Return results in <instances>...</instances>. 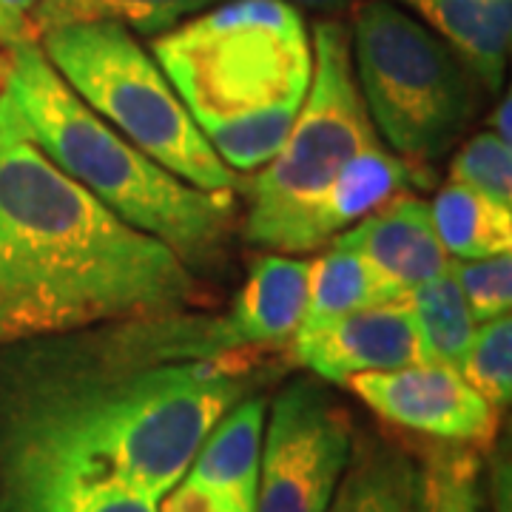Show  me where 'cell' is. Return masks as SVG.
<instances>
[{"label": "cell", "instance_id": "obj_19", "mask_svg": "<svg viewBox=\"0 0 512 512\" xmlns=\"http://www.w3.org/2000/svg\"><path fill=\"white\" fill-rule=\"evenodd\" d=\"M220 0H37L32 9L35 40L74 23H117L140 35H165L177 23Z\"/></svg>", "mask_w": 512, "mask_h": 512}, {"label": "cell", "instance_id": "obj_14", "mask_svg": "<svg viewBox=\"0 0 512 512\" xmlns=\"http://www.w3.org/2000/svg\"><path fill=\"white\" fill-rule=\"evenodd\" d=\"M453 49L481 86L498 92L512 40V0H402Z\"/></svg>", "mask_w": 512, "mask_h": 512}, {"label": "cell", "instance_id": "obj_12", "mask_svg": "<svg viewBox=\"0 0 512 512\" xmlns=\"http://www.w3.org/2000/svg\"><path fill=\"white\" fill-rule=\"evenodd\" d=\"M427 168L407 163L399 154L384 151L379 143L362 148L333 180L328 188L313 200V205L296 222V228L288 237L285 254L296 251H313L325 245L350 225L365 220L384 202L399 197V191H407L413 185H427Z\"/></svg>", "mask_w": 512, "mask_h": 512}, {"label": "cell", "instance_id": "obj_16", "mask_svg": "<svg viewBox=\"0 0 512 512\" xmlns=\"http://www.w3.org/2000/svg\"><path fill=\"white\" fill-rule=\"evenodd\" d=\"M328 512H416V464L379 439L353 441Z\"/></svg>", "mask_w": 512, "mask_h": 512}, {"label": "cell", "instance_id": "obj_17", "mask_svg": "<svg viewBox=\"0 0 512 512\" xmlns=\"http://www.w3.org/2000/svg\"><path fill=\"white\" fill-rule=\"evenodd\" d=\"M396 296L399 293L393 291L362 256L333 242L328 254L311 262L308 308L296 333H311L339 316H348L359 308L379 305Z\"/></svg>", "mask_w": 512, "mask_h": 512}, {"label": "cell", "instance_id": "obj_30", "mask_svg": "<svg viewBox=\"0 0 512 512\" xmlns=\"http://www.w3.org/2000/svg\"><path fill=\"white\" fill-rule=\"evenodd\" d=\"M3 63H6V49L0 52V66H3Z\"/></svg>", "mask_w": 512, "mask_h": 512}, {"label": "cell", "instance_id": "obj_2", "mask_svg": "<svg viewBox=\"0 0 512 512\" xmlns=\"http://www.w3.org/2000/svg\"><path fill=\"white\" fill-rule=\"evenodd\" d=\"M200 302V276L66 177L0 86V345Z\"/></svg>", "mask_w": 512, "mask_h": 512}, {"label": "cell", "instance_id": "obj_24", "mask_svg": "<svg viewBox=\"0 0 512 512\" xmlns=\"http://www.w3.org/2000/svg\"><path fill=\"white\" fill-rule=\"evenodd\" d=\"M464 302L476 325L507 316L512 305V256L498 254L487 259H458L450 265Z\"/></svg>", "mask_w": 512, "mask_h": 512}, {"label": "cell", "instance_id": "obj_28", "mask_svg": "<svg viewBox=\"0 0 512 512\" xmlns=\"http://www.w3.org/2000/svg\"><path fill=\"white\" fill-rule=\"evenodd\" d=\"M493 131L501 137V140H507L510 143V97H504L501 100V106L495 109L493 114Z\"/></svg>", "mask_w": 512, "mask_h": 512}, {"label": "cell", "instance_id": "obj_1", "mask_svg": "<svg viewBox=\"0 0 512 512\" xmlns=\"http://www.w3.org/2000/svg\"><path fill=\"white\" fill-rule=\"evenodd\" d=\"M228 313L0 345V512H157L214 424L271 382Z\"/></svg>", "mask_w": 512, "mask_h": 512}, {"label": "cell", "instance_id": "obj_10", "mask_svg": "<svg viewBox=\"0 0 512 512\" xmlns=\"http://www.w3.org/2000/svg\"><path fill=\"white\" fill-rule=\"evenodd\" d=\"M293 356L313 376L345 384L362 373H382L421 362L416 319L407 293L339 316L311 333H296Z\"/></svg>", "mask_w": 512, "mask_h": 512}, {"label": "cell", "instance_id": "obj_7", "mask_svg": "<svg viewBox=\"0 0 512 512\" xmlns=\"http://www.w3.org/2000/svg\"><path fill=\"white\" fill-rule=\"evenodd\" d=\"M313 72L302 109L282 148L251 183L242 237L251 245L285 251L288 237L313 200L362 148L379 143L359 94L350 29L339 20L313 26Z\"/></svg>", "mask_w": 512, "mask_h": 512}, {"label": "cell", "instance_id": "obj_18", "mask_svg": "<svg viewBox=\"0 0 512 512\" xmlns=\"http://www.w3.org/2000/svg\"><path fill=\"white\" fill-rule=\"evenodd\" d=\"M444 251L456 259L510 254L512 208H501L478 191L450 180L430 205Z\"/></svg>", "mask_w": 512, "mask_h": 512}, {"label": "cell", "instance_id": "obj_21", "mask_svg": "<svg viewBox=\"0 0 512 512\" xmlns=\"http://www.w3.org/2000/svg\"><path fill=\"white\" fill-rule=\"evenodd\" d=\"M416 512H493L476 447L439 441L416 467Z\"/></svg>", "mask_w": 512, "mask_h": 512}, {"label": "cell", "instance_id": "obj_11", "mask_svg": "<svg viewBox=\"0 0 512 512\" xmlns=\"http://www.w3.org/2000/svg\"><path fill=\"white\" fill-rule=\"evenodd\" d=\"M336 245L356 251L399 296L447 274L453 265L441 245L430 205L410 194L393 197L350 225L336 237Z\"/></svg>", "mask_w": 512, "mask_h": 512}, {"label": "cell", "instance_id": "obj_22", "mask_svg": "<svg viewBox=\"0 0 512 512\" xmlns=\"http://www.w3.org/2000/svg\"><path fill=\"white\" fill-rule=\"evenodd\" d=\"M461 376L470 387L493 404L495 410H504L512 396V322L510 313L490 322H481L470 350L464 356Z\"/></svg>", "mask_w": 512, "mask_h": 512}, {"label": "cell", "instance_id": "obj_29", "mask_svg": "<svg viewBox=\"0 0 512 512\" xmlns=\"http://www.w3.org/2000/svg\"><path fill=\"white\" fill-rule=\"evenodd\" d=\"M6 60H9V55H6ZM3 72H6V63L0 66V86H3Z\"/></svg>", "mask_w": 512, "mask_h": 512}, {"label": "cell", "instance_id": "obj_25", "mask_svg": "<svg viewBox=\"0 0 512 512\" xmlns=\"http://www.w3.org/2000/svg\"><path fill=\"white\" fill-rule=\"evenodd\" d=\"M157 512H248L231 498H225L211 487H202L191 478H180L168 493L160 498Z\"/></svg>", "mask_w": 512, "mask_h": 512}, {"label": "cell", "instance_id": "obj_23", "mask_svg": "<svg viewBox=\"0 0 512 512\" xmlns=\"http://www.w3.org/2000/svg\"><path fill=\"white\" fill-rule=\"evenodd\" d=\"M450 180L478 191L501 208H512V151L495 131H481L453 160Z\"/></svg>", "mask_w": 512, "mask_h": 512}, {"label": "cell", "instance_id": "obj_27", "mask_svg": "<svg viewBox=\"0 0 512 512\" xmlns=\"http://www.w3.org/2000/svg\"><path fill=\"white\" fill-rule=\"evenodd\" d=\"M296 9H311V12H325V15H336V12H348L353 6H362L365 0H285Z\"/></svg>", "mask_w": 512, "mask_h": 512}, {"label": "cell", "instance_id": "obj_9", "mask_svg": "<svg viewBox=\"0 0 512 512\" xmlns=\"http://www.w3.org/2000/svg\"><path fill=\"white\" fill-rule=\"evenodd\" d=\"M345 384L376 416L421 436L467 447H490L498 436L501 410L453 367L416 362L362 373Z\"/></svg>", "mask_w": 512, "mask_h": 512}, {"label": "cell", "instance_id": "obj_5", "mask_svg": "<svg viewBox=\"0 0 512 512\" xmlns=\"http://www.w3.org/2000/svg\"><path fill=\"white\" fill-rule=\"evenodd\" d=\"M40 52L94 114L165 171L200 191H234L222 163L157 60L117 23H74L37 37Z\"/></svg>", "mask_w": 512, "mask_h": 512}, {"label": "cell", "instance_id": "obj_26", "mask_svg": "<svg viewBox=\"0 0 512 512\" xmlns=\"http://www.w3.org/2000/svg\"><path fill=\"white\" fill-rule=\"evenodd\" d=\"M37 0H0V46L35 40L32 35V9Z\"/></svg>", "mask_w": 512, "mask_h": 512}, {"label": "cell", "instance_id": "obj_6", "mask_svg": "<svg viewBox=\"0 0 512 512\" xmlns=\"http://www.w3.org/2000/svg\"><path fill=\"white\" fill-rule=\"evenodd\" d=\"M350 55L370 123L393 154L427 168L441 160L476 111V77L421 20L390 0H365Z\"/></svg>", "mask_w": 512, "mask_h": 512}, {"label": "cell", "instance_id": "obj_13", "mask_svg": "<svg viewBox=\"0 0 512 512\" xmlns=\"http://www.w3.org/2000/svg\"><path fill=\"white\" fill-rule=\"evenodd\" d=\"M311 262L282 254L259 256L234 296L228 319L242 348H276L291 342L308 308Z\"/></svg>", "mask_w": 512, "mask_h": 512}, {"label": "cell", "instance_id": "obj_20", "mask_svg": "<svg viewBox=\"0 0 512 512\" xmlns=\"http://www.w3.org/2000/svg\"><path fill=\"white\" fill-rule=\"evenodd\" d=\"M407 305L416 319L421 362H436L461 373L478 325L453 271L413 288L407 293Z\"/></svg>", "mask_w": 512, "mask_h": 512}, {"label": "cell", "instance_id": "obj_15", "mask_svg": "<svg viewBox=\"0 0 512 512\" xmlns=\"http://www.w3.org/2000/svg\"><path fill=\"white\" fill-rule=\"evenodd\" d=\"M265 410L268 404L256 393L234 404L205 436L197 456L185 470V478L217 490L242 510L254 512Z\"/></svg>", "mask_w": 512, "mask_h": 512}, {"label": "cell", "instance_id": "obj_8", "mask_svg": "<svg viewBox=\"0 0 512 512\" xmlns=\"http://www.w3.org/2000/svg\"><path fill=\"white\" fill-rule=\"evenodd\" d=\"M348 410L319 379L276 393L262 436L254 512H328L353 456Z\"/></svg>", "mask_w": 512, "mask_h": 512}, {"label": "cell", "instance_id": "obj_4", "mask_svg": "<svg viewBox=\"0 0 512 512\" xmlns=\"http://www.w3.org/2000/svg\"><path fill=\"white\" fill-rule=\"evenodd\" d=\"M6 55L3 89L66 177L123 222L165 242L194 274L220 265L237 214L231 191H200L128 143L63 83L37 40L15 43Z\"/></svg>", "mask_w": 512, "mask_h": 512}, {"label": "cell", "instance_id": "obj_3", "mask_svg": "<svg viewBox=\"0 0 512 512\" xmlns=\"http://www.w3.org/2000/svg\"><path fill=\"white\" fill-rule=\"evenodd\" d=\"M151 55L237 174L262 168L282 148L311 86V37L285 0L220 3L157 37Z\"/></svg>", "mask_w": 512, "mask_h": 512}]
</instances>
